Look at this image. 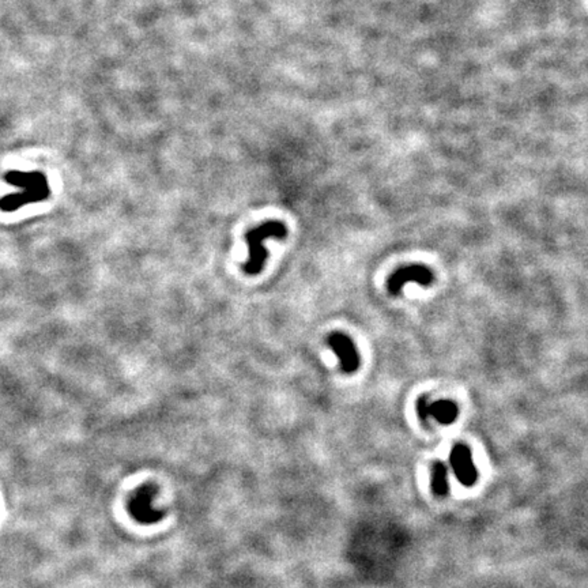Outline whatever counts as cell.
Instances as JSON below:
<instances>
[{"instance_id":"277c9868","label":"cell","mask_w":588,"mask_h":588,"mask_svg":"<svg viewBox=\"0 0 588 588\" xmlns=\"http://www.w3.org/2000/svg\"><path fill=\"white\" fill-rule=\"evenodd\" d=\"M417 410L422 419L428 421L432 418L443 425L452 424L458 418V414H459L458 406L452 400H444V399L436 400V402H428L427 397H422L418 402Z\"/></svg>"},{"instance_id":"7a4b0ae2","label":"cell","mask_w":588,"mask_h":588,"mask_svg":"<svg viewBox=\"0 0 588 588\" xmlns=\"http://www.w3.org/2000/svg\"><path fill=\"white\" fill-rule=\"evenodd\" d=\"M409 282H415L421 287H430L433 282V272L422 264L400 267L388 278V292L397 296Z\"/></svg>"},{"instance_id":"5b68a950","label":"cell","mask_w":588,"mask_h":588,"mask_svg":"<svg viewBox=\"0 0 588 588\" xmlns=\"http://www.w3.org/2000/svg\"><path fill=\"white\" fill-rule=\"evenodd\" d=\"M451 466L459 482L471 486L477 481V470L473 461L471 451L464 444H456L451 451Z\"/></svg>"},{"instance_id":"6da1fadb","label":"cell","mask_w":588,"mask_h":588,"mask_svg":"<svg viewBox=\"0 0 588 588\" xmlns=\"http://www.w3.org/2000/svg\"><path fill=\"white\" fill-rule=\"evenodd\" d=\"M287 235V226L279 221H269L259 225L247 233L248 244V259L244 263V271L247 275H257L263 270L267 259V250L264 241L267 239H284Z\"/></svg>"},{"instance_id":"3957f363","label":"cell","mask_w":588,"mask_h":588,"mask_svg":"<svg viewBox=\"0 0 588 588\" xmlns=\"http://www.w3.org/2000/svg\"><path fill=\"white\" fill-rule=\"evenodd\" d=\"M327 342L339 360L341 370L343 373H354L361 364V360L356 345L349 336L342 333H334L328 336Z\"/></svg>"},{"instance_id":"8992f818","label":"cell","mask_w":588,"mask_h":588,"mask_svg":"<svg viewBox=\"0 0 588 588\" xmlns=\"http://www.w3.org/2000/svg\"><path fill=\"white\" fill-rule=\"evenodd\" d=\"M432 488L437 496L448 494V474L447 467L442 461L434 463L432 471Z\"/></svg>"}]
</instances>
